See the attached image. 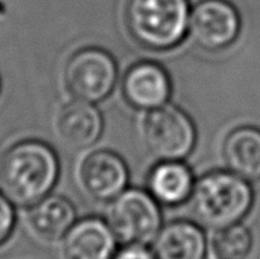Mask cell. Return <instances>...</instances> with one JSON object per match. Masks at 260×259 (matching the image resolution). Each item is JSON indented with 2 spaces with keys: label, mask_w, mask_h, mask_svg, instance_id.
<instances>
[{
  "label": "cell",
  "mask_w": 260,
  "mask_h": 259,
  "mask_svg": "<svg viewBox=\"0 0 260 259\" xmlns=\"http://www.w3.org/2000/svg\"><path fill=\"white\" fill-rule=\"evenodd\" d=\"M58 162L48 145L25 141L10 148L0 160V190L21 207L35 205L57 180Z\"/></svg>",
  "instance_id": "obj_1"
},
{
  "label": "cell",
  "mask_w": 260,
  "mask_h": 259,
  "mask_svg": "<svg viewBox=\"0 0 260 259\" xmlns=\"http://www.w3.org/2000/svg\"><path fill=\"white\" fill-rule=\"evenodd\" d=\"M57 131L71 148L90 147L102 132L101 113L89 102H70L58 111Z\"/></svg>",
  "instance_id": "obj_11"
},
{
  "label": "cell",
  "mask_w": 260,
  "mask_h": 259,
  "mask_svg": "<svg viewBox=\"0 0 260 259\" xmlns=\"http://www.w3.org/2000/svg\"><path fill=\"white\" fill-rule=\"evenodd\" d=\"M122 92L129 105L138 109H156L170 95V79L154 63H138L128 70L122 81Z\"/></svg>",
  "instance_id": "obj_10"
},
{
  "label": "cell",
  "mask_w": 260,
  "mask_h": 259,
  "mask_svg": "<svg viewBox=\"0 0 260 259\" xmlns=\"http://www.w3.org/2000/svg\"><path fill=\"white\" fill-rule=\"evenodd\" d=\"M113 259H156L153 251L145 247L144 244H127L118 251Z\"/></svg>",
  "instance_id": "obj_18"
},
{
  "label": "cell",
  "mask_w": 260,
  "mask_h": 259,
  "mask_svg": "<svg viewBox=\"0 0 260 259\" xmlns=\"http://www.w3.org/2000/svg\"><path fill=\"white\" fill-rule=\"evenodd\" d=\"M75 220L71 202L58 195L45 196L29 213V224L39 237L54 241L67 234Z\"/></svg>",
  "instance_id": "obj_15"
},
{
  "label": "cell",
  "mask_w": 260,
  "mask_h": 259,
  "mask_svg": "<svg viewBox=\"0 0 260 259\" xmlns=\"http://www.w3.org/2000/svg\"><path fill=\"white\" fill-rule=\"evenodd\" d=\"M146 148L160 160H181L195 143L191 119L174 106H159L149 111L142 126Z\"/></svg>",
  "instance_id": "obj_5"
},
{
  "label": "cell",
  "mask_w": 260,
  "mask_h": 259,
  "mask_svg": "<svg viewBox=\"0 0 260 259\" xmlns=\"http://www.w3.org/2000/svg\"><path fill=\"white\" fill-rule=\"evenodd\" d=\"M16 222L14 209L9 202V198L0 194V244H3L13 232Z\"/></svg>",
  "instance_id": "obj_17"
},
{
  "label": "cell",
  "mask_w": 260,
  "mask_h": 259,
  "mask_svg": "<svg viewBox=\"0 0 260 259\" xmlns=\"http://www.w3.org/2000/svg\"><path fill=\"white\" fill-rule=\"evenodd\" d=\"M80 181L90 198L101 202L113 201L127 185V166L110 151H96L81 164Z\"/></svg>",
  "instance_id": "obj_8"
},
{
  "label": "cell",
  "mask_w": 260,
  "mask_h": 259,
  "mask_svg": "<svg viewBox=\"0 0 260 259\" xmlns=\"http://www.w3.org/2000/svg\"><path fill=\"white\" fill-rule=\"evenodd\" d=\"M188 30L198 46L218 50L235 41L239 31V16L224 0H203L191 11Z\"/></svg>",
  "instance_id": "obj_7"
},
{
  "label": "cell",
  "mask_w": 260,
  "mask_h": 259,
  "mask_svg": "<svg viewBox=\"0 0 260 259\" xmlns=\"http://www.w3.org/2000/svg\"><path fill=\"white\" fill-rule=\"evenodd\" d=\"M253 247V238L242 224H231L218 230L213 240V249L218 259H246Z\"/></svg>",
  "instance_id": "obj_16"
},
{
  "label": "cell",
  "mask_w": 260,
  "mask_h": 259,
  "mask_svg": "<svg viewBox=\"0 0 260 259\" xmlns=\"http://www.w3.org/2000/svg\"><path fill=\"white\" fill-rule=\"evenodd\" d=\"M150 195L163 205L174 207L188 199L193 190L191 170L178 160H163L149 175Z\"/></svg>",
  "instance_id": "obj_13"
},
{
  "label": "cell",
  "mask_w": 260,
  "mask_h": 259,
  "mask_svg": "<svg viewBox=\"0 0 260 259\" xmlns=\"http://www.w3.org/2000/svg\"><path fill=\"white\" fill-rule=\"evenodd\" d=\"M153 254L156 259H203L206 238L193 223L173 222L154 237Z\"/></svg>",
  "instance_id": "obj_12"
},
{
  "label": "cell",
  "mask_w": 260,
  "mask_h": 259,
  "mask_svg": "<svg viewBox=\"0 0 260 259\" xmlns=\"http://www.w3.org/2000/svg\"><path fill=\"white\" fill-rule=\"evenodd\" d=\"M64 78L69 91L77 99L89 103L99 102L114 87L116 63L101 49H84L70 59Z\"/></svg>",
  "instance_id": "obj_6"
},
{
  "label": "cell",
  "mask_w": 260,
  "mask_h": 259,
  "mask_svg": "<svg viewBox=\"0 0 260 259\" xmlns=\"http://www.w3.org/2000/svg\"><path fill=\"white\" fill-rule=\"evenodd\" d=\"M223 155L230 170L245 180L260 179V130L239 127L225 138Z\"/></svg>",
  "instance_id": "obj_14"
},
{
  "label": "cell",
  "mask_w": 260,
  "mask_h": 259,
  "mask_svg": "<svg viewBox=\"0 0 260 259\" xmlns=\"http://www.w3.org/2000/svg\"><path fill=\"white\" fill-rule=\"evenodd\" d=\"M116 236L109 223L88 217L71 226L63 244V259H113Z\"/></svg>",
  "instance_id": "obj_9"
},
{
  "label": "cell",
  "mask_w": 260,
  "mask_h": 259,
  "mask_svg": "<svg viewBox=\"0 0 260 259\" xmlns=\"http://www.w3.org/2000/svg\"><path fill=\"white\" fill-rule=\"evenodd\" d=\"M127 22L133 37L156 50L175 46L189 22L186 0H129Z\"/></svg>",
  "instance_id": "obj_3"
},
{
  "label": "cell",
  "mask_w": 260,
  "mask_h": 259,
  "mask_svg": "<svg viewBox=\"0 0 260 259\" xmlns=\"http://www.w3.org/2000/svg\"><path fill=\"white\" fill-rule=\"evenodd\" d=\"M253 194L245 179L235 173L216 171L193 185L191 209L199 222L212 228L238 223L249 212Z\"/></svg>",
  "instance_id": "obj_2"
},
{
  "label": "cell",
  "mask_w": 260,
  "mask_h": 259,
  "mask_svg": "<svg viewBox=\"0 0 260 259\" xmlns=\"http://www.w3.org/2000/svg\"><path fill=\"white\" fill-rule=\"evenodd\" d=\"M107 223L122 244H148L161 227V215L153 196L144 191H122L110 204Z\"/></svg>",
  "instance_id": "obj_4"
}]
</instances>
